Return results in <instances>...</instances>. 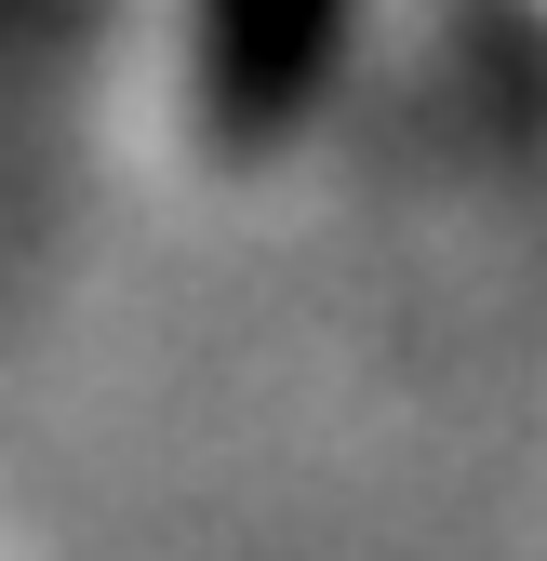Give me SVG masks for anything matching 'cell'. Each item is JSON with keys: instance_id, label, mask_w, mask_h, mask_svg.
<instances>
[{"instance_id": "6da1fadb", "label": "cell", "mask_w": 547, "mask_h": 561, "mask_svg": "<svg viewBox=\"0 0 547 561\" xmlns=\"http://www.w3.org/2000/svg\"><path fill=\"white\" fill-rule=\"evenodd\" d=\"M321 54V0H214V81H228V121H267Z\"/></svg>"}]
</instances>
